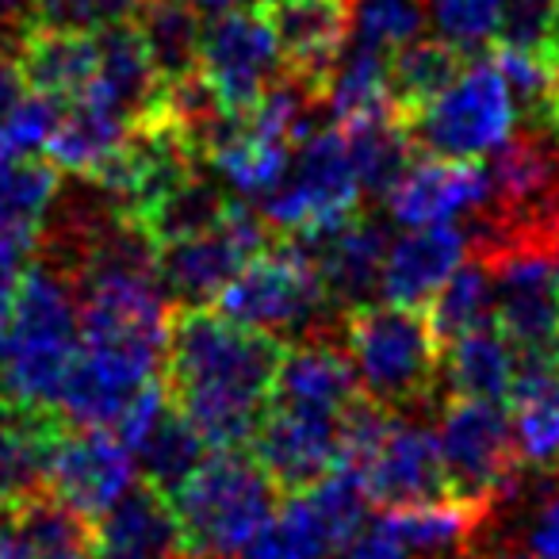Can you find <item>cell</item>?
I'll use <instances>...</instances> for the list:
<instances>
[{
    "instance_id": "74e56055",
    "label": "cell",
    "mask_w": 559,
    "mask_h": 559,
    "mask_svg": "<svg viewBox=\"0 0 559 559\" xmlns=\"http://www.w3.org/2000/svg\"><path fill=\"white\" fill-rule=\"evenodd\" d=\"M429 16L444 43L475 58L487 43L498 39L502 0H429Z\"/></svg>"
},
{
    "instance_id": "bcb514c9",
    "label": "cell",
    "mask_w": 559,
    "mask_h": 559,
    "mask_svg": "<svg viewBox=\"0 0 559 559\" xmlns=\"http://www.w3.org/2000/svg\"><path fill=\"white\" fill-rule=\"evenodd\" d=\"M39 0H0V32H20L35 20Z\"/></svg>"
},
{
    "instance_id": "f5cc1de1",
    "label": "cell",
    "mask_w": 559,
    "mask_h": 559,
    "mask_svg": "<svg viewBox=\"0 0 559 559\" xmlns=\"http://www.w3.org/2000/svg\"><path fill=\"white\" fill-rule=\"evenodd\" d=\"M4 157H16V154H12V150H9V142H4V134H0V162H4Z\"/></svg>"
},
{
    "instance_id": "ffe728a7",
    "label": "cell",
    "mask_w": 559,
    "mask_h": 559,
    "mask_svg": "<svg viewBox=\"0 0 559 559\" xmlns=\"http://www.w3.org/2000/svg\"><path fill=\"white\" fill-rule=\"evenodd\" d=\"M96 559H185L177 510L154 483L131 487L104 518H96Z\"/></svg>"
},
{
    "instance_id": "3957f363",
    "label": "cell",
    "mask_w": 559,
    "mask_h": 559,
    "mask_svg": "<svg viewBox=\"0 0 559 559\" xmlns=\"http://www.w3.org/2000/svg\"><path fill=\"white\" fill-rule=\"evenodd\" d=\"M276 490L280 487L257 464V456L238 449L203 456L200 467L169 495L188 556H246V548L276 510Z\"/></svg>"
},
{
    "instance_id": "ee69618b",
    "label": "cell",
    "mask_w": 559,
    "mask_h": 559,
    "mask_svg": "<svg viewBox=\"0 0 559 559\" xmlns=\"http://www.w3.org/2000/svg\"><path fill=\"white\" fill-rule=\"evenodd\" d=\"M20 280H24V249L0 241V337H4V326H9Z\"/></svg>"
},
{
    "instance_id": "4316f807",
    "label": "cell",
    "mask_w": 559,
    "mask_h": 559,
    "mask_svg": "<svg viewBox=\"0 0 559 559\" xmlns=\"http://www.w3.org/2000/svg\"><path fill=\"white\" fill-rule=\"evenodd\" d=\"M510 421L521 464L544 479L559 475V372L518 368V383L510 395Z\"/></svg>"
},
{
    "instance_id": "e575fe53",
    "label": "cell",
    "mask_w": 559,
    "mask_h": 559,
    "mask_svg": "<svg viewBox=\"0 0 559 559\" xmlns=\"http://www.w3.org/2000/svg\"><path fill=\"white\" fill-rule=\"evenodd\" d=\"M490 319H495V276L483 257H472L429 299V326H433L437 342L449 345L452 337L487 326Z\"/></svg>"
},
{
    "instance_id": "c3c4849f",
    "label": "cell",
    "mask_w": 559,
    "mask_h": 559,
    "mask_svg": "<svg viewBox=\"0 0 559 559\" xmlns=\"http://www.w3.org/2000/svg\"><path fill=\"white\" fill-rule=\"evenodd\" d=\"M544 127H551V131L559 134V73H556V81H551L548 104H544Z\"/></svg>"
},
{
    "instance_id": "44dd1931",
    "label": "cell",
    "mask_w": 559,
    "mask_h": 559,
    "mask_svg": "<svg viewBox=\"0 0 559 559\" xmlns=\"http://www.w3.org/2000/svg\"><path fill=\"white\" fill-rule=\"evenodd\" d=\"M58 437L62 421L50 411L12 406L0 399V510H16L47 495Z\"/></svg>"
},
{
    "instance_id": "4fadbf2b",
    "label": "cell",
    "mask_w": 559,
    "mask_h": 559,
    "mask_svg": "<svg viewBox=\"0 0 559 559\" xmlns=\"http://www.w3.org/2000/svg\"><path fill=\"white\" fill-rule=\"evenodd\" d=\"M253 441V456L280 490H307L342 467V414L269 403Z\"/></svg>"
},
{
    "instance_id": "83f0119b",
    "label": "cell",
    "mask_w": 559,
    "mask_h": 559,
    "mask_svg": "<svg viewBox=\"0 0 559 559\" xmlns=\"http://www.w3.org/2000/svg\"><path fill=\"white\" fill-rule=\"evenodd\" d=\"M96 50H100V70H96V85L139 123L162 96V78L154 70L146 43H142L134 20H119L96 32Z\"/></svg>"
},
{
    "instance_id": "f35d334b",
    "label": "cell",
    "mask_w": 559,
    "mask_h": 559,
    "mask_svg": "<svg viewBox=\"0 0 559 559\" xmlns=\"http://www.w3.org/2000/svg\"><path fill=\"white\" fill-rule=\"evenodd\" d=\"M62 100L55 96L32 93L9 111V119L0 123V134L9 142L12 154H35V150H47V142L55 139L58 123H62Z\"/></svg>"
},
{
    "instance_id": "7dc6e473",
    "label": "cell",
    "mask_w": 559,
    "mask_h": 559,
    "mask_svg": "<svg viewBox=\"0 0 559 559\" xmlns=\"http://www.w3.org/2000/svg\"><path fill=\"white\" fill-rule=\"evenodd\" d=\"M0 559H27L24 536H20V528L9 510H0Z\"/></svg>"
},
{
    "instance_id": "7402d4cb",
    "label": "cell",
    "mask_w": 559,
    "mask_h": 559,
    "mask_svg": "<svg viewBox=\"0 0 559 559\" xmlns=\"http://www.w3.org/2000/svg\"><path fill=\"white\" fill-rule=\"evenodd\" d=\"M16 58L27 85L62 104L85 93L100 70L96 32H78V27L27 24L16 39Z\"/></svg>"
},
{
    "instance_id": "f907efd6",
    "label": "cell",
    "mask_w": 559,
    "mask_h": 559,
    "mask_svg": "<svg viewBox=\"0 0 559 559\" xmlns=\"http://www.w3.org/2000/svg\"><path fill=\"white\" fill-rule=\"evenodd\" d=\"M185 4H192L195 12H226V9H241L246 0H185ZM261 4V0H257Z\"/></svg>"
},
{
    "instance_id": "ab89813d",
    "label": "cell",
    "mask_w": 559,
    "mask_h": 559,
    "mask_svg": "<svg viewBox=\"0 0 559 559\" xmlns=\"http://www.w3.org/2000/svg\"><path fill=\"white\" fill-rule=\"evenodd\" d=\"M146 0H39L32 24L78 27V32H100L119 20H131Z\"/></svg>"
},
{
    "instance_id": "9c48e42d",
    "label": "cell",
    "mask_w": 559,
    "mask_h": 559,
    "mask_svg": "<svg viewBox=\"0 0 559 559\" xmlns=\"http://www.w3.org/2000/svg\"><path fill=\"white\" fill-rule=\"evenodd\" d=\"M368 490L360 472L334 467L314 487L296 490L272 510L246 559H330L342 540L368 518Z\"/></svg>"
},
{
    "instance_id": "52a82bcc",
    "label": "cell",
    "mask_w": 559,
    "mask_h": 559,
    "mask_svg": "<svg viewBox=\"0 0 559 559\" xmlns=\"http://www.w3.org/2000/svg\"><path fill=\"white\" fill-rule=\"evenodd\" d=\"M513 123H518V104L510 96V85L498 73L495 58L479 55L437 100L406 116L414 142L449 162H475L483 154H495L510 139Z\"/></svg>"
},
{
    "instance_id": "e0dca14e",
    "label": "cell",
    "mask_w": 559,
    "mask_h": 559,
    "mask_svg": "<svg viewBox=\"0 0 559 559\" xmlns=\"http://www.w3.org/2000/svg\"><path fill=\"white\" fill-rule=\"evenodd\" d=\"M284 50V66L296 78L326 88V78L349 39V0H261Z\"/></svg>"
},
{
    "instance_id": "1f68e13d",
    "label": "cell",
    "mask_w": 559,
    "mask_h": 559,
    "mask_svg": "<svg viewBox=\"0 0 559 559\" xmlns=\"http://www.w3.org/2000/svg\"><path fill=\"white\" fill-rule=\"evenodd\" d=\"M9 513L16 521L20 536H24L27 559H96L93 521L70 510L50 490Z\"/></svg>"
},
{
    "instance_id": "5bb4252c",
    "label": "cell",
    "mask_w": 559,
    "mask_h": 559,
    "mask_svg": "<svg viewBox=\"0 0 559 559\" xmlns=\"http://www.w3.org/2000/svg\"><path fill=\"white\" fill-rule=\"evenodd\" d=\"M134 487V452L111 429H81L58 437L47 490L81 518L96 521Z\"/></svg>"
},
{
    "instance_id": "f6af8a7d",
    "label": "cell",
    "mask_w": 559,
    "mask_h": 559,
    "mask_svg": "<svg viewBox=\"0 0 559 559\" xmlns=\"http://www.w3.org/2000/svg\"><path fill=\"white\" fill-rule=\"evenodd\" d=\"M24 96H27V78H24V70H20L16 50L0 47V123L9 119V111L16 108Z\"/></svg>"
},
{
    "instance_id": "836d02e7",
    "label": "cell",
    "mask_w": 559,
    "mask_h": 559,
    "mask_svg": "<svg viewBox=\"0 0 559 559\" xmlns=\"http://www.w3.org/2000/svg\"><path fill=\"white\" fill-rule=\"evenodd\" d=\"M226 207H230V200H226L223 188L215 180L200 177V169H195L192 177H185L177 188H169L157 203H150L139 215V223L154 238V246H169V241H180L188 234L215 226L226 215Z\"/></svg>"
},
{
    "instance_id": "cb8c5ba5",
    "label": "cell",
    "mask_w": 559,
    "mask_h": 559,
    "mask_svg": "<svg viewBox=\"0 0 559 559\" xmlns=\"http://www.w3.org/2000/svg\"><path fill=\"white\" fill-rule=\"evenodd\" d=\"M383 518L414 559H467L479 548V533L483 525H490L495 510L472 498L441 495L429 502L395 506Z\"/></svg>"
},
{
    "instance_id": "8d00e7d4",
    "label": "cell",
    "mask_w": 559,
    "mask_h": 559,
    "mask_svg": "<svg viewBox=\"0 0 559 559\" xmlns=\"http://www.w3.org/2000/svg\"><path fill=\"white\" fill-rule=\"evenodd\" d=\"M495 66L498 73L510 85V96L525 119L533 127H544V104H548L551 81L559 73V58L548 47H510V43H498L495 50Z\"/></svg>"
},
{
    "instance_id": "6da1fadb",
    "label": "cell",
    "mask_w": 559,
    "mask_h": 559,
    "mask_svg": "<svg viewBox=\"0 0 559 559\" xmlns=\"http://www.w3.org/2000/svg\"><path fill=\"white\" fill-rule=\"evenodd\" d=\"M284 342L207 307L173 314L165 388L195 433L215 449H238L257 433L272 403Z\"/></svg>"
},
{
    "instance_id": "f1b7e54d",
    "label": "cell",
    "mask_w": 559,
    "mask_h": 559,
    "mask_svg": "<svg viewBox=\"0 0 559 559\" xmlns=\"http://www.w3.org/2000/svg\"><path fill=\"white\" fill-rule=\"evenodd\" d=\"M444 349H449L444 380H449L452 395L487 399V403H506L513 395L521 360L498 326H490V322L475 326L467 334L452 337Z\"/></svg>"
},
{
    "instance_id": "5b68a950",
    "label": "cell",
    "mask_w": 559,
    "mask_h": 559,
    "mask_svg": "<svg viewBox=\"0 0 559 559\" xmlns=\"http://www.w3.org/2000/svg\"><path fill=\"white\" fill-rule=\"evenodd\" d=\"M215 311L226 319L253 326L272 337H326L330 304L322 272L314 264V253L304 238L280 241L276 249L257 253L238 276L218 292Z\"/></svg>"
},
{
    "instance_id": "b9f144b4",
    "label": "cell",
    "mask_w": 559,
    "mask_h": 559,
    "mask_svg": "<svg viewBox=\"0 0 559 559\" xmlns=\"http://www.w3.org/2000/svg\"><path fill=\"white\" fill-rule=\"evenodd\" d=\"M334 559H414L388 518H365L342 540Z\"/></svg>"
},
{
    "instance_id": "d590c367",
    "label": "cell",
    "mask_w": 559,
    "mask_h": 559,
    "mask_svg": "<svg viewBox=\"0 0 559 559\" xmlns=\"http://www.w3.org/2000/svg\"><path fill=\"white\" fill-rule=\"evenodd\" d=\"M429 9L421 0H349V39L395 55L421 39Z\"/></svg>"
},
{
    "instance_id": "ba28073f",
    "label": "cell",
    "mask_w": 559,
    "mask_h": 559,
    "mask_svg": "<svg viewBox=\"0 0 559 559\" xmlns=\"http://www.w3.org/2000/svg\"><path fill=\"white\" fill-rule=\"evenodd\" d=\"M437 444L449 475V495L472 498L498 513L525 483L513 421L502 403L456 395L441 414Z\"/></svg>"
},
{
    "instance_id": "d6986e66",
    "label": "cell",
    "mask_w": 559,
    "mask_h": 559,
    "mask_svg": "<svg viewBox=\"0 0 559 559\" xmlns=\"http://www.w3.org/2000/svg\"><path fill=\"white\" fill-rule=\"evenodd\" d=\"M304 241L311 246L314 264L322 272V284H326V296L342 319L360 311V307L376 304L380 276H383V257H388V234H383L380 223L349 218L337 230Z\"/></svg>"
},
{
    "instance_id": "d4e9b609",
    "label": "cell",
    "mask_w": 559,
    "mask_h": 559,
    "mask_svg": "<svg viewBox=\"0 0 559 559\" xmlns=\"http://www.w3.org/2000/svg\"><path fill=\"white\" fill-rule=\"evenodd\" d=\"M131 127V116L93 81L85 93L73 96L62 108V123H58L55 139L47 142V157L58 169L93 177L123 146Z\"/></svg>"
},
{
    "instance_id": "30bf717a",
    "label": "cell",
    "mask_w": 559,
    "mask_h": 559,
    "mask_svg": "<svg viewBox=\"0 0 559 559\" xmlns=\"http://www.w3.org/2000/svg\"><path fill=\"white\" fill-rule=\"evenodd\" d=\"M495 326L518 349V368L559 372V272L551 249L495 257Z\"/></svg>"
},
{
    "instance_id": "7a4b0ae2",
    "label": "cell",
    "mask_w": 559,
    "mask_h": 559,
    "mask_svg": "<svg viewBox=\"0 0 559 559\" xmlns=\"http://www.w3.org/2000/svg\"><path fill=\"white\" fill-rule=\"evenodd\" d=\"M81 349L78 284L62 264L24 269L9 326L0 337V399L32 411H55Z\"/></svg>"
},
{
    "instance_id": "681fc988",
    "label": "cell",
    "mask_w": 559,
    "mask_h": 559,
    "mask_svg": "<svg viewBox=\"0 0 559 559\" xmlns=\"http://www.w3.org/2000/svg\"><path fill=\"white\" fill-rule=\"evenodd\" d=\"M467 559H536L533 551H518V548H483L472 551Z\"/></svg>"
},
{
    "instance_id": "d6a6232c",
    "label": "cell",
    "mask_w": 559,
    "mask_h": 559,
    "mask_svg": "<svg viewBox=\"0 0 559 559\" xmlns=\"http://www.w3.org/2000/svg\"><path fill=\"white\" fill-rule=\"evenodd\" d=\"M349 139V154L365 192L388 195L414 165V134L403 116H383L360 127H342Z\"/></svg>"
},
{
    "instance_id": "2e32d148",
    "label": "cell",
    "mask_w": 559,
    "mask_h": 559,
    "mask_svg": "<svg viewBox=\"0 0 559 559\" xmlns=\"http://www.w3.org/2000/svg\"><path fill=\"white\" fill-rule=\"evenodd\" d=\"M490 200L487 165L475 162H449V157H429L414 162L395 188L388 192V211L399 226H437L456 223L464 215H479Z\"/></svg>"
},
{
    "instance_id": "9a60e30c",
    "label": "cell",
    "mask_w": 559,
    "mask_h": 559,
    "mask_svg": "<svg viewBox=\"0 0 559 559\" xmlns=\"http://www.w3.org/2000/svg\"><path fill=\"white\" fill-rule=\"evenodd\" d=\"M360 479H365L368 498L388 506V510L449 495V475H444L437 433L421 421L403 418V414H391L380 444L360 467Z\"/></svg>"
},
{
    "instance_id": "f546056e",
    "label": "cell",
    "mask_w": 559,
    "mask_h": 559,
    "mask_svg": "<svg viewBox=\"0 0 559 559\" xmlns=\"http://www.w3.org/2000/svg\"><path fill=\"white\" fill-rule=\"evenodd\" d=\"M131 20L139 27L142 43H146L150 58H154L162 85L188 78V73H200L203 20L192 4H185V0H146Z\"/></svg>"
},
{
    "instance_id": "816d5d0a",
    "label": "cell",
    "mask_w": 559,
    "mask_h": 559,
    "mask_svg": "<svg viewBox=\"0 0 559 559\" xmlns=\"http://www.w3.org/2000/svg\"><path fill=\"white\" fill-rule=\"evenodd\" d=\"M548 47H551V55L559 58V0H556V24H551V43H548Z\"/></svg>"
},
{
    "instance_id": "4dcf8cb0",
    "label": "cell",
    "mask_w": 559,
    "mask_h": 559,
    "mask_svg": "<svg viewBox=\"0 0 559 559\" xmlns=\"http://www.w3.org/2000/svg\"><path fill=\"white\" fill-rule=\"evenodd\" d=\"M472 62V55L456 50L444 39H414L391 55V93H395L399 116H414L429 100L444 93L460 70Z\"/></svg>"
},
{
    "instance_id": "277c9868",
    "label": "cell",
    "mask_w": 559,
    "mask_h": 559,
    "mask_svg": "<svg viewBox=\"0 0 559 559\" xmlns=\"http://www.w3.org/2000/svg\"><path fill=\"white\" fill-rule=\"evenodd\" d=\"M345 353L372 403L411 411L441 388V349L429 319L411 307H360L342 319Z\"/></svg>"
},
{
    "instance_id": "7c38bea8",
    "label": "cell",
    "mask_w": 559,
    "mask_h": 559,
    "mask_svg": "<svg viewBox=\"0 0 559 559\" xmlns=\"http://www.w3.org/2000/svg\"><path fill=\"white\" fill-rule=\"evenodd\" d=\"M200 73L230 111H249L288 66L261 9H226L203 27Z\"/></svg>"
},
{
    "instance_id": "603a6c76",
    "label": "cell",
    "mask_w": 559,
    "mask_h": 559,
    "mask_svg": "<svg viewBox=\"0 0 559 559\" xmlns=\"http://www.w3.org/2000/svg\"><path fill=\"white\" fill-rule=\"evenodd\" d=\"M365 395L353 372L349 353L330 345L326 337H314L296 349H284L272 383V403L280 406H304V411L345 414L357 399Z\"/></svg>"
},
{
    "instance_id": "8992f818",
    "label": "cell",
    "mask_w": 559,
    "mask_h": 559,
    "mask_svg": "<svg viewBox=\"0 0 559 559\" xmlns=\"http://www.w3.org/2000/svg\"><path fill=\"white\" fill-rule=\"evenodd\" d=\"M360 177L349 154V139L337 123H319L296 146L288 173L261 195V218L288 238H319L360 211Z\"/></svg>"
},
{
    "instance_id": "60d3db41",
    "label": "cell",
    "mask_w": 559,
    "mask_h": 559,
    "mask_svg": "<svg viewBox=\"0 0 559 559\" xmlns=\"http://www.w3.org/2000/svg\"><path fill=\"white\" fill-rule=\"evenodd\" d=\"M551 24H556V0H502L498 43L540 50L551 43Z\"/></svg>"
},
{
    "instance_id": "7bdbcfd3",
    "label": "cell",
    "mask_w": 559,
    "mask_h": 559,
    "mask_svg": "<svg viewBox=\"0 0 559 559\" xmlns=\"http://www.w3.org/2000/svg\"><path fill=\"white\" fill-rule=\"evenodd\" d=\"M525 548L536 559H559V475H548L525 525Z\"/></svg>"
},
{
    "instance_id": "db71d44e",
    "label": "cell",
    "mask_w": 559,
    "mask_h": 559,
    "mask_svg": "<svg viewBox=\"0 0 559 559\" xmlns=\"http://www.w3.org/2000/svg\"><path fill=\"white\" fill-rule=\"evenodd\" d=\"M192 559H207V556H192Z\"/></svg>"
},
{
    "instance_id": "8fae6325",
    "label": "cell",
    "mask_w": 559,
    "mask_h": 559,
    "mask_svg": "<svg viewBox=\"0 0 559 559\" xmlns=\"http://www.w3.org/2000/svg\"><path fill=\"white\" fill-rule=\"evenodd\" d=\"M264 249V218L241 203H230L215 226L157 246V280L165 296L180 307H207Z\"/></svg>"
},
{
    "instance_id": "484cf974",
    "label": "cell",
    "mask_w": 559,
    "mask_h": 559,
    "mask_svg": "<svg viewBox=\"0 0 559 559\" xmlns=\"http://www.w3.org/2000/svg\"><path fill=\"white\" fill-rule=\"evenodd\" d=\"M62 192L55 162L4 157L0 162V241L32 253L50 226V211Z\"/></svg>"
},
{
    "instance_id": "ac0fdd59",
    "label": "cell",
    "mask_w": 559,
    "mask_h": 559,
    "mask_svg": "<svg viewBox=\"0 0 559 559\" xmlns=\"http://www.w3.org/2000/svg\"><path fill=\"white\" fill-rule=\"evenodd\" d=\"M467 253H472V241H467L464 226H414L411 234L395 238V246H388L380 296L395 307L418 311V307H426L441 292V284L464 264Z\"/></svg>"
}]
</instances>
